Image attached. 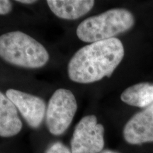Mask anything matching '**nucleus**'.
I'll return each instance as SVG.
<instances>
[{
  "instance_id": "14",
  "label": "nucleus",
  "mask_w": 153,
  "mask_h": 153,
  "mask_svg": "<svg viewBox=\"0 0 153 153\" xmlns=\"http://www.w3.org/2000/svg\"><path fill=\"white\" fill-rule=\"evenodd\" d=\"M100 153H119V152H116V151H114V150H104L101 151Z\"/></svg>"
},
{
  "instance_id": "4",
  "label": "nucleus",
  "mask_w": 153,
  "mask_h": 153,
  "mask_svg": "<svg viewBox=\"0 0 153 153\" xmlns=\"http://www.w3.org/2000/svg\"><path fill=\"white\" fill-rule=\"evenodd\" d=\"M77 111L74 94L69 89L60 88L50 99L45 113L47 128L55 136L62 135L70 127Z\"/></svg>"
},
{
  "instance_id": "5",
  "label": "nucleus",
  "mask_w": 153,
  "mask_h": 153,
  "mask_svg": "<svg viewBox=\"0 0 153 153\" xmlns=\"http://www.w3.org/2000/svg\"><path fill=\"white\" fill-rule=\"evenodd\" d=\"M72 153H100L104 147V128L94 115L83 117L76 124L70 140Z\"/></svg>"
},
{
  "instance_id": "12",
  "label": "nucleus",
  "mask_w": 153,
  "mask_h": 153,
  "mask_svg": "<svg viewBox=\"0 0 153 153\" xmlns=\"http://www.w3.org/2000/svg\"><path fill=\"white\" fill-rule=\"evenodd\" d=\"M13 9V5L9 0H0V15L9 14Z\"/></svg>"
},
{
  "instance_id": "13",
  "label": "nucleus",
  "mask_w": 153,
  "mask_h": 153,
  "mask_svg": "<svg viewBox=\"0 0 153 153\" xmlns=\"http://www.w3.org/2000/svg\"><path fill=\"white\" fill-rule=\"evenodd\" d=\"M16 2L24 4H32L36 3L37 1H33V0H19V1H16Z\"/></svg>"
},
{
  "instance_id": "3",
  "label": "nucleus",
  "mask_w": 153,
  "mask_h": 153,
  "mask_svg": "<svg viewBox=\"0 0 153 153\" xmlns=\"http://www.w3.org/2000/svg\"><path fill=\"white\" fill-rule=\"evenodd\" d=\"M135 18L131 11L116 8L86 19L77 26L76 36L85 43L105 41L131 29Z\"/></svg>"
},
{
  "instance_id": "11",
  "label": "nucleus",
  "mask_w": 153,
  "mask_h": 153,
  "mask_svg": "<svg viewBox=\"0 0 153 153\" xmlns=\"http://www.w3.org/2000/svg\"><path fill=\"white\" fill-rule=\"evenodd\" d=\"M45 153H72V152L64 143L57 141L50 145Z\"/></svg>"
},
{
  "instance_id": "2",
  "label": "nucleus",
  "mask_w": 153,
  "mask_h": 153,
  "mask_svg": "<svg viewBox=\"0 0 153 153\" xmlns=\"http://www.w3.org/2000/svg\"><path fill=\"white\" fill-rule=\"evenodd\" d=\"M0 57L12 65L38 69L47 64L50 56L41 43L28 34L16 30L0 36Z\"/></svg>"
},
{
  "instance_id": "9",
  "label": "nucleus",
  "mask_w": 153,
  "mask_h": 153,
  "mask_svg": "<svg viewBox=\"0 0 153 153\" xmlns=\"http://www.w3.org/2000/svg\"><path fill=\"white\" fill-rule=\"evenodd\" d=\"M22 127L15 105L7 95L0 91V137L15 136L20 133Z\"/></svg>"
},
{
  "instance_id": "10",
  "label": "nucleus",
  "mask_w": 153,
  "mask_h": 153,
  "mask_svg": "<svg viewBox=\"0 0 153 153\" xmlns=\"http://www.w3.org/2000/svg\"><path fill=\"white\" fill-rule=\"evenodd\" d=\"M120 99L130 106L146 108L153 104V84L143 82L131 86L123 91Z\"/></svg>"
},
{
  "instance_id": "7",
  "label": "nucleus",
  "mask_w": 153,
  "mask_h": 153,
  "mask_svg": "<svg viewBox=\"0 0 153 153\" xmlns=\"http://www.w3.org/2000/svg\"><path fill=\"white\" fill-rule=\"evenodd\" d=\"M123 135L131 145L153 142V104L134 115L124 126Z\"/></svg>"
},
{
  "instance_id": "1",
  "label": "nucleus",
  "mask_w": 153,
  "mask_h": 153,
  "mask_svg": "<svg viewBox=\"0 0 153 153\" xmlns=\"http://www.w3.org/2000/svg\"><path fill=\"white\" fill-rule=\"evenodd\" d=\"M124 47L117 38L89 43L81 48L69 61L68 76L79 84L110 77L124 57Z\"/></svg>"
},
{
  "instance_id": "8",
  "label": "nucleus",
  "mask_w": 153,
  "mask_h": 153,
  "mask_svg": "<svg viewBox=\"0 0 153 153\" xmlns=\"http://www.w3.org/2000/svg\"><path fill=\"white\" fill-rule=\"evenodd\" d=\"M50 9L55 16L65 20H76L85 16L94 6L93 0H48Z\"/></svg>"
},
{
  "instance_id": "6",
  "label": "nucleus",
  "mask_w": 153,
  "mask_h": 153,
  "mask_svg": "<svg viewBox=\"0 0 153 153\" xmlns=\"http://www.w3.org/2000/svg\"><path fill=\"white\" fill-rule=\"evenodd\" d=\"M6 95L15 105L31 128H38L45 118L47 106L41 97L14 89H9Z\"/></svg>"
}]
</instances>
